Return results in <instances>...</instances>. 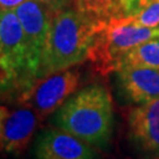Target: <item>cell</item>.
<instances>
[{"instance_id":"obj_1","label":"cell","mask_w":159,"mask_h":159,"mask_svg":"<svg viewBox=\"0 0 159 159\" xmlns=\"http://www.w3.org/2000/svg\"><path fill=\"white\" fill-rule=\"evenodd\" d=\"M98 21L79 11L61 10L53 14L41 52L37 80L84 61L94 39Z\"/></svg>"},{"instance_id":"obj_2","label":"cell","mask_w":159,"mask_h":159,"mask_svg":"<svg viewBox=\"0 0 159 159\" xmlns=\"http://www.w3.org/2000/svg\"><path fill=\"white\" fill-rule=\"evenodd\" d=\"M56 127L94 148H106L113 134V104L102 85H90L70 97L54 116Z\"/></svg>"},{"instance_id":"obj_3","label":"cell","mask_w":159,"mask_h":159,"mask_svg":"<svg viewBox=\"0 0 159 159\" xmlns=\"http://www.w3.org/2000/svg\"><path fill=\"white\" fill-rule=\"evenodd\" d=\"M159 37V26L146 27L133 21V16H120L98 21L89 57L99 73L116 71L120 59L136 46Z\"/></svg>"},{"instance_id":"obj_4","label":"cell","mask_w":159,"mask_h":159,"mask_svg":"<svg viewBox=\"0 0 159 159\" xmlns=\"http://www.w3.org/2000/svg\"><path fill=\"white\" fill-rule=\"evenodd\" d=\"M0 71L4 80L24 78L33 86L29 72L26 35L13 10H0Z\"/></svg>"},{"instance_id":"obj_5","label":"cell","mask_w":159,"mask_h":159,"mask_svg":"<svg viewBox=\"0 0 159 159\" xmlns=\"http://www.w3.org/2000/svg\"><path fill=\"white\" fill-rule=\"evenodd\" d=\"M80 83V72L67 68L38 79L31 90L25 93V99L32 102L34 111L40 117L53 113L77 91Z\"/></svg>"},{"instance_id":"obj_6","label":"cell","mask_w":159,"mask_h":159,"mask_svg":"<svg viewBox=\"0 0 159 159\" xmlns=\"http://www.w3.org/2000/svg\"><path fill=\"white\" fill-rule=\"evenodd\" d=\"M26 35L29 52V72L34 83L39 67L41 52L45 45L53 17L52 13L39 0H26L14 10Z\"/></svg>"},{"instance_id":"obj_7","label":"cell","mask_w":159,"mask_h":159,"mask_svg":"<svg viewBox=\"0 0 159 159\" xmlns=\"http://www.w3.org/2000/svg\"><path fill=\"white\" fill-rule=\"evenodd\" d=\"M129 139L143 157H159V98L140 104L130 112Z\"/></svg>"},{"instance_id":"obj_8","label":"cell","mask_w":159,"mask_h":159,"mask_svg":"<svg viewBox=\"0 0 159 159\" xmlns=\"http://www.w3.org/2000/svg\"><path fill=\"white\" fill-rule=\"evenodd\" d=\"M34 156L37 159H96L91 145L58 127L43 131L38 136Z\"/></svg>"},{"instance_id":"obj_9","label":"cell","mask_w":159,"mask_h":159,"mask_svg":"<svg viewBox=\"0 0 159 159\" xmlns=\"http://www.w3.org/2000/svg\"><path fill=\"white\" fill-rule=\"evenodd\" d=\"M117 78L131 102L145 104L159 98V68L123 65L117 70Z\"/></svg>"},{"instance_id":"obj_10","label":"cell","mask_w":159,"mask_h":159,"mask_svg":"<svg viewBox=\"0 0 159 159\" xmlns=\"http://www.w3.org/2000/svg\"><path fill=\"white\" fill-rule=\"evenodd\" d=\"M38 124V113L31 108H19L7 116L0 148L6 153L19 154L27 146Z\"/></svg>"},{"instance_id":"obj_11","label":"cell","mask_w":159,"mask_h":159,"mask_svg":"<svg viewBox=\"0 0 159 159\" xmlns=\"http://www.w3.org/2000/svg\"><path fill=\"white\" fill-rule=\"evenodd\" d=\"M75 10L94 21H107L125 16L119 0H74Z\"/></svg>"},{"instance_id":"obj_12","label":"cell","mask_w":159,"mask_h":159,"mask_svg":"<svg viewBox=\"0 0 159 159\" xmlns=\"http://www.w3.org/2000/svg\"><path fill=\"white\" fill-rule=\"evenodd\" d=\"M123 65L159 68V37L148 40L127 52L120 59L118 67Z\"/></svg>"},{"instance_id":"obj_13","label":"cell","mask_w":159,"mask_h":159,"mask_svg":"<svg viewBox=\"0 0 159 159\" xmlns=\"http://www.w3.org/2000/svg\"><path fill=\"white\" fill-rule=\"evenodd\" d=\"M133 21L146 27L159 26V0H148V4L133 16Z\"/></svg>"},{"instance_id":"obj_14","label":"cell","mask_w":159,"mask_h":159,"mask_svg":"<svg viewBox=\"0 0 159 159\" xmlns=\"http://www.w3.org/2000/svg\"><path fill=\"white\" fill-rule=\"evenodd\" d=\"M148 0H119L125 16H134L148 4Z\"/></svg>"},{"instance_id":"obj_15","label":"cell","mask_w":159,"mask_h":159,"mask_svg":"<svg viewBox=\"0 0 159 159\" xmlns=\"http://www.w3.org/2000/svg\"><path fill=\"white\" fill-rule=\"evenodd\" d=\"M39 1L43 2L53 14L64 10L70 2V0H39Z\"/></svg>"},{"instance_id":"obj_16","label":"cell","mask_w":159,"mask_h":159,"mask_svg":"<svg viewBox=\"0 0 159 159\" xmlns=\"http://www.w3.org/2000/svg\"><path fill=\"white\" fill-rule=\"evenodd\" d=\"M26 0H0V10H16Z\"/></svg>"},{"instance_id":"obj_17","label":"cell","mask_w":159,"mask_h":159,"mask_svg":"<svg viewBox=\"0 0 159 159\" xmlns=\"http://www.w3.org/2000/svg\"><path fill=\"white\" fill-rule=\"evenodd\" d=\"M8 116V112L5 107L0 106V138H1V134H2V129H4V123H5L6 118Z\"/></svg>"},{"instance_id":"obj_18","label":"cell","mask_w":159,"mask_h":159,"mask_svg":"<svg viewBox=\"0 0 159 159\" xmlns=\"http://www.w3.org/2000/svg\"><path fill=\"white\" fill-rule=\"evenodd\" d=\"M0 77H1V71H0Z\"/></svg>"}]
</instances>
